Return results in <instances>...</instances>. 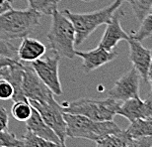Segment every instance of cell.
Here are the masks:
<instances>
[{
  "instance_id": "1",
  "label": "cell",
  "mask_w": 152,
  "mask_h": 147,
  "mask_svg": "<svg viewBox=\"0 0 152 147\" xmlns=\"http://www.w3.org/2000/svg\"><path fill=\"white\" fill-rule=\"evenodd\" d=\"M42 15L32 8L13 9L0 14V39H23L35 31Z\"/></svg>"
},
{
  "instance_id": "2",
  "label": "cell",
  "mask_w": 152,
  "mask_h": 147,
  "mask_svg": "<svg viewBox=\"0 0 152 147\" xmlns=\"http://www.w3.org/2000/svg\"><path fill=\"white\" fill-rule=\"evenodd\" d=\"M123 3V0H114L110 5L89 13H73L68 9H64L62 13L70 20L74 27L76 47L83 44L98 27L110 22L114 13L121 8Z\"/></svg>"
},
{
  "instance_id": "3",
  "label": "cell",
  "mask_w": 152,
  "mask_h": 147,
  "mask_svg": "<svg viewBox=\"0 0 152 147\" xmlns=\"http://www.w3.org/2000/svg\"><path fill=\"white\" fill-rule=\"evenodd\" d=\"M66 122V134L71 138H81L98 141L110 134L118 133L121 130L113 120L96 121L83 115L63 112Z\"/></svg>"
},
{
  "instance_id": "4",
  "label": "cell",
  "mask_w": 152,
  "mask_h": 147,
  "mask_svg": "<svg viewBox=\"0 0 152 147\" xmlns=\"http://www.w3.org/2000/svg\"><path fill=\"white\" fill-rule=\"evenodd\" d=\"M51 23L47 34L48 46L53 54L60 58L74 59L75 57V30L70 20L62 12L53 10Z\"/></svg>"
},
{
  "instance_id": "5",
  "label": "cell",
  "mask_w": 152,
  "mask_h": 147,
  "mask_svg": "<svg viewBox=\"0 0 152 147\" xmlns=\"http://www.w3.org/2000/svg\"><path fill=\"white\" fill-rule=\"evenodd\" d=\"M118 105V102L108 97L106 99H79L60 105L63 112L83 115L96 121H104L113 120L115 115H117Z\"/></svg>"
},
{
  "instance_id": "6",
  "label": "cell",
  "mask_w": 152,
  "mask_h": 147,
  "mask_svg": "<svg viewBox=\"0 0 152 147\" xmlns=\"http://www.w3.org/2000/svg\"><path fill=\"white\" fill-rule=\"evenodd\" d=\"M59 62L60 57L53 54L45 59H39L30 63V65L37 74L42 82L53 91L56 96H61L62 88L59 79Z\"/></svg>"
},
{
  "instance_id": "7",
  "label": "cell",
  "mask_w": 152,
  "mask_h": 147,
  "mask_svg": "<svg viewBox=\"0 0 152 147\" xmlns=\"http://www.w3.org/2000/svg\"><path fill=\"white\" fill-rule=\"evenodd\" d=\"M29 102L39 113L45 123L56 132L60 140V143L65 144L67 134H66V122L63 118L61 105L56 99L50 102H38L35 100H29Z\"/></svg>"
},
{
  "instance_id": "8",
  "label": "cell",
  "mask_w": 152,
  "mask_h": 147,
  "mask_svg": "<svg viewBox=\"0 0 152 147\" xmlns=\"http://www.w3.org/2000/svg\"><path fill=\"white\" fill-rule=\"evenodd\" d=\"M22 91L27 99L35 100L38 102H50L54 99V94L45 85L31 65L23 62V79Z\"/></svg>"
},
{
  "instance_id": "9",
  "label": "cell",
  "mask_w": 152,
  "mask_h": 147,
  "mask_svg": "<svg viewBox=\"0 0 152 147\" xmlns=\"http://www.w3.org/2000/svg\"><path fill=\"white\" fill-rule=\"evenodd\" d=\"M139 79L140 76L136 70L130 69L115 81V85L108 91L109 97L121 102L139 97Z\"/></svg>"
},
{
  "instance_id": "10",
  "label": "cell",
  "mask_w": 152,
  "mask_h": 147,
  "mask_svg": "<svg viewBox=\"0 0 152 147\" xmlns=\"http://www.w3.org/2000/svg\"><path fill=\"white\" fill-rule=\"evenodd\" d=\"M75 56L82 60V69L88 74L112 62L118 57V53L115 51H109L98 45L97 48L87 52L75 51Z\"/></svg>"
},
{
  "instance_id": "11",
  "label": "cell",
  "mask_w": 152,
  "mask_h": 147,
  "mask_svg": "<svg viewBox=\"0 0 152 147\" xmlns=\"http://www.w3.org/2000/svg\"><path fill=\"white\" fill-rule=\"evenodd\" d=\"M126 42L129 46V61L133 65V68L136 70L143 81L148 82V71L151 63V50L145 48L141 42L136 41L130 35Z\"/></svg>"
},
{
  "instance_id": "12",
  "label": "cell",
  "mask_w": 152,
  "mask_h": 147,
  "mask_svg": "<svg viewBox=\"0 0 152 147\" xmlns=\"http://www.w3.org/2000/svg\"><path fill=\"white\" fill-rule=\"evenodd\" d=\"M124 15V12L118 8L115 12L112 20L108 24H106V30L104 32L101 41L99 43V46L107 49L109 51H113L118 42L127 41L129 39V35L121 28V19Z\"/></svg>"
},
{
  "instance_id": "13",
  "label": "cell",
  "mask_w": 152,
  "mask_h": 147,
  "mask_svg": "<svg viewBox=\"0 0 152 147\" xmlns=\"http://www.w3.org/2000/svg\"><path fill=\"white\" fill-rule=\"evenodd\" d=\"M47 52V47L39 40L27 36L23 38L22 42L17 49L19 61L24 63H32L42 58Z\"/></svg>"
},
{
  "instance_id": "14",
  "label": "cell",
  "mask_w": 152,
  "mask_h": 147,
  "mask_svg": "<svg viewBox=\"0 0 152 147\" xmlns=\"http://www.w3.org/2000/svg\"><path fill=\"white\" fill-rule=\"evenodd\" d=\"M33 108V106H32ZM27 129L32 131L37 136L42 137L45 140H48L50 142H53L56 144H60V140L56 132L48 126L44 121L39 113L34 108L32 109V114L26 121Z\"/></svg>"
},
{
  "instance_id": "15",
  "label": "cell",
  "mask_w": 152,
  "mask_h": 147,
  "mask_svg": "<svg viewBox=\"0 0 152 147\" xmlns=\"http://www.w3.org/2000/svg\"><path fill=\"white\" fill-rule=\"evenodd\" d=\"M0 78L7 79L11 82L14 88V94L11 99L14 102L25 100L28 102L22 91V79H23V63H19L18 65L5 67L0 70Z\"/></svg>"
},
{
  "instance_id": "16",
  "label": "cell",
  "mask_w": 152,
  "mask_h": 147,
  "mask_svg": "<svg viewBox=\"0 0 152 147\" xmlns=\"http://www.w3.org/2000/svg\"><path fill=\"white\" fill-rule=\"evenodd\" d=\"M117 114L124 116L130 122L139 118L146 117L144 102L141 100L139 97L121 102L117 109Z\"/></svg>"
},
{
  "instance_id": "17",
  "label": "cell",
  "mask_w": 152,
  "mask_h": 147,
  "mask_svg": "<svg viewBox=\"0 0 152 147\" xmlns=\"http://www.w3.org/2000/svg\"><path fill=\"white\" fill-rule=\"evenodd\" d=\"M126 132L130 138L152 136V117H143L130 122V125L126 129Z\"/></svg>"
},
{
  "instance_id": "18",
  "label": "cell",
  "mask_w": 152,
  "mask_h": 147,
  "mask_svg": "<svg viewBox=\"0 0 152 147\" xmlns=\"http://www.w3.org/2000/svg\"><path fill=\"white\" fill-rule=\"evenodd\" d=\"M130 139L132 138L126 132V130L121 129L120 132L110 134L96 141V147H126Z\"/></svg>"
},
{
  "instance_id": "19",
  "label": "cell",
  "mask_w": 152,
  "mask_h": 147,
  "mask_svg": "<svg viewBox=\"0 0 152 147\" xmlns=\"http://www.w3.org/2000/svg\"><path fill=\"white\" fill-rule=\"evenodd\" d=\"M32 105L29 102L25 100H19L14 102V105L11 108L12 116L17 121H27L32 114Z\"/></svg>"
},
{
  "instance_id": "20",
  "label": "cell",
  "mask_w": 152,
  "mask_h": 147,
  "mask_svg": "<svg viewBox=\"0 0 152 147\" xmlns=\"http://www.w3.org/2000/svg\"><path fill=\"white\" fill-rule=\"evenodd\" d=\"M140 22L138 30L136 32H132L130 36L136 41L142 42L152 36V12L148 13Z\"/></svg>"
},
{
  "instance_id": "21",
  "label": "cell",
  "mask_w": 152,
  "mask_h": 147,
  "mask_svg": "<svg viewBox=\"0 0 152 147\" xmlns=\"http://www.w3.org/2000/svg\"><path fill=\"white\" fill-rule=\"evenodd\" d=\"M57 144L37 136L32 131L27 129L26 133L22 137L21 147H56Z\"/></svg>"
},
{
  "instance_id": "22",
  "label": "cell",
  "mask_w": 152,
  "mask_h": 147,
  "mask_svg": "<svg viewBox=\"0 0 152 147\" xmlns=\"http://www.w3.org/2000/svg\"><path fill=\"white\" fill-rule=\"evenodd\" d=\"M29 7L38 11L42 15H51L57 8L56 0H27Z\"/></svg>"
},
{
  "instance_id": "23",
  "label": "cell",
  "mask_w": 152,
  "mask_h": 147,
  "mask_svg": "<svg viewBox=\"0 0 152 147\" xmlns=\"http://www.w3.org/2000/svg\"><path fill=\"white\" fill-rule=\"evenodd\" d=\"M129 4L136 19L141 21L148 13H150L152 0H132Z\"/></svg>"
},
{
  "instance_id": "24",
  "label": "cell",
  "mask_w": 152,
  "mask_h": 147,
  "mask_svg": "<svg viewBox=\"0 0 152 147\" xmlns=\"http://www.w3.org/2000/svg\"><path fill=\"white\" fill-rule=\"evenodd\" d=\"M22 139L17 138L16 134L8 129L0 130V146L3 147H21Z\"/></svg>"
},
{
  "instance_id": "25",
  "label": "cell",
  "mask_w": 152,
  "mask_h": 147,
  "mask_svg": "<svg viewBox=\"0 0 152 147\" xmlns=\"http://www.w3.org/2000/svg\"><path fill=\"white\" fill-rule=\"evenodd\" d=\"M0 56L19 61L17 55V48L9 41H5L2 39H0Z\"/></svg>"
},
{
  "instance_id": "26",
  "label": "cell",
  "mask_w": 152,
  "mask_h": 147,
  "mask_svg": "<svg viewBox=\"0 0 152 147\" xmlns=\"http://www.w3.org/2000/svg\"><path fill=\"white\" fill-rule=\"evenodd\" d=\"M14 94V88L10 82L0 78V99L7 100L11 99Z\"/></svg>"
},
{
  "instance_id": "27",
  "label": "cell",
  "mask_w": 152,
  "mask_h": 147,
  "mask_svg": "<svg viewBox=\"0 0 152 147\" xmlns=\"http://www.w3.org/2000/svg\"><path fill=\"white\" fill-rule=\"evenodd\" d=\"M126 147H152V136L132 138Z\"/></svg>"
},
{
  "instance_id": "28",
  "label": "cell",
  "mask_w": 152,
  "mask_h": 147,
  "mask_svg": "<svg viewBox=\"0 0 152 147\" xmlns=\"http://www.w3.org/2000/svg\"><path fill=\"white\" fill-rule=\"evenodd\" d=\"M9 114L4 106H0V130L8 129Z\"/></svg>"
},
{
  "instance_id": "29",
  "label": "cell",
  "mask_w": 152,
  "mask_h": 147,
  "mask_svg": "<svg viewBox=\"0 0 152 147\" xmlns=\"http://www.w3.org/2000/svg\"><path fill=\"white\" fill-rule=\"evenodd\" d=\"M19 63H20V61L12 60V59H9V58L0 56V70H2L3 68H5V67H11V66L18 65Z\"/></svg>"
},
{
  "instance_id": "30",
  "label": "cell",
  "mask_w": 152,
  "mask_h": 147,
  "mask_svg": "<svg viewBox=\"0 0 152 147\" xmlns=\"http://www.w3.org/2000/svg\"><path fill=\"white\" fill-rule=\"evenodd\" d=\"M145 106V113L146 117H152V93L146 97V99L143 100Z\"/></svg>"
},
{
  "instance_id": "31",
  "label": "cell",
  "mask_w": 152,
  "mask_h": 147,
  "mask_svg": "<svg viewBox=\"0 0 152 147\" xmlns=\"http://www.w3.org/2000/svg\"><path fill=\"white\" fill-rule=\"evenodd\" d=\"M12 8V3L9 0H0V14L10 10Z\"/></svg>"
},
{
  "instance_id": "32",
  "label": "cell",
  "mask_w": 152,
  "mask_h": 147,
  "mask_svg": "<svg viewBox=\"0 0 152 147\" xmlns=\"http://www.w3.org/2000/svg\"><path fill=\"white\" fill-rule=\"evenodd\" d=\"M148 82H150L151 93H152V50H151V63H150V67H149V71H148Z\"/></svg>"
},
{
  "instance_id": "33",
  "label": "cell",
  "mask_w": 152,
  "mask_h": 147,
  "mask_svg": "<svg viewBox=\"0 0 152 147\" xmlns=\"http://www.w3.org/2000/svg\"><path fill=\"white\" fill-rule=\"evenodd\" d=\"M57 2H59V1H62V0H56ZM79 1H84V2H90V1H92V0H79Z\"/></svg>"
},
{
  "instance_id": "34",
  "label": "cell",
  "mask_w": 152,
  "mask_h": 147,
  "mask_svg": "<svg viewBox=\"0 0 152 147\" xmlns=\"http://www.w3.org/2000/svg\"><path fill=\"white\" fill-rule=\"evenodd\" d=\"M56 147H66V145L65 144H61V143H60V144H57Z\"/></svg>"
},
{
  "instance_id": "35",
  "label": "cell",
  "mask_w": 152,
  "mask_h": 147,
  "mask_svg": "<svg viewBox=\"0 0 152 147\" xmlns=\"http://www.w3.org/2000/svg\"><path fill=\"white\" fill-rule=\"evenodd\" d=\"M123 1H124V2L126 1V2H129V3H130V1H132V0H123Z\"/></svg>"
},
{
  "instance_id": "36",
  "label": "cell",
  "mask_w": 152,
  "mask_h": 147,
  "mask_svg": "<svg viewBox=\"0 0 152 147\" xmlns=\"http://www.w3.org/2000/svg\"><path fill=\"white\" fill-rule=\"evenodd\" d=\"M9 1H10V2H11V3H13V2H14V1H15V0H9Z\"/></svg>"
},
{
  "instance_id": "37",
  "label": "cell",
  "mask_w": 152,
  "mask_h": 147,
  "mask_svg": "<svg viewBox=\"0 0 152 147\" xmlns=\"http://www.w3.org/2000/svg\"><path fill=\"white\" fill-rule=\"evenodd\" d=\"M150 12H152V6H151V9H150Z\"/></svg>"
},
{
  "instance_id": "38",
  "label": "cell",
  "mask_w": 152,
  "mask_h": 147,
  "mask_svg": "<svg viewBox=\"0 0 152 147\" xmlns=\"http://www.w3.org/2000/svg\"><path fill=\"white\" fill-rule=\"evenodd\" d=\"M0 147H3V146H0Z\"/></svg>"
}]
</instances>
